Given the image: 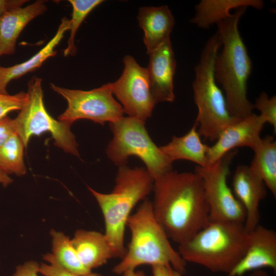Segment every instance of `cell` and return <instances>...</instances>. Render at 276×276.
I'll use <instances>...</instances> for the list:
<instances>
[{
    "label": "cell",
    "instance_id": "obj_1",
    "mask_svg": "<svg viewBox=\"0 0 276 276\" xmlns=\"http://www.w3.org/2000/svg\"><path fill=\"white\" fill-rule=\"evenodd\" d=\"M153 189V213L169 239L181 244L209 223L202 180L195 171H170L154 180Z\"/></svg>",
    "mask_w": 276,
    "mask_h": 276
},
{
    "label": "cell",
    "instance_id": "obj_2",
    "mask_svg": "<svg viewBox=\"0 0 276 276\" xmlns=\"http://www.w3.org/2000/svg\"><path fill=\"white\" fill-rule=\"evenodd\" d=\"M246 8L236 9L233 14L216 24L222 50L215 60V79L224 91L230 114L241 119L253 113L254 109V104L247 97V83L252 63L238 28Z\"/></svg>",
    "mask_w": 276,
    "mask_h": 276
},
{
    "label": "cell",
    "instance_id": "obj_3",
    "mask_svg": "<svg viewBox=\"0 0 276 276\" xmlns=\"http://www.w3.org/2000/svg\"><path fill=\"white\" fill-rule=\"evenodd\" d=\"M116 184L108 194L88 187L102 213L105 233L115 258L122 259L125 253L124 234L127 220L134 206L145 200L153 189L154 180L146 168L119 167Z\"/></svg>",
    "mask_w": 276,
    "mask_h": 276
},
{
    "label": "cell",
    "instance_id": "obj_4",
    "mask_svg": "<svg viewBox=\"0 0 276 276\" xmlns=\"http://www.w3.org/2000/svg\"><path fill=\"white\" fill-rule=\"evenodd\" d=\"M127 226L131 237L124 257L113 268L122 274L144 264L172 266L183 274L187 262L171 246L165 231L157 221L152 211V201L144 200L130 215Z\"/></svg>",
    "mask_w": 276,
    "mask_h": 276
},
{
    "label": "cell",
    "instance_id": "obj_5",
    "mask_svg": "<svg viewBox=\"0 0 276 276\" xmlns=\"http://www.w3.org/2000/svg\"><path fill=\"white\" fill-rule=\"evenodd\" d=\"M248 243L243 223L212 222L179 244L178 252L186 262L227 274L244 256Z\"/></svg>",
    "mask_w": 276,
    "mask_h": 276
},
{
    "label": "cell",
    "instance_id": "obj_6",
    "mask_svg": "<svg viewBox=\"0 0 276 276\" xmlns=\"http://www.w3.org/2000/svg\"><path fill=\"white\" fill-rule=\"evenodd\" d=\"M222 41L217 31L205 43L195 67L192 83L194 99L198 108L195 123L200 136L215 142L228 126L241 118L232 116L224 95L217 84L214 66Z\"/></svg>",
    "mask_w": 276,
    "mask_h": 276
},
{
    "label": "cell",
    "instance_id": "obj_7",
    "mask_svg": "<svg viewBox=\"0 0 276 276\" xmlns=\"http://www.w3.org/2000/svg\"><path fill=\"white\" fill-rule=\"evenodd\" d=\"M144 123L130 117L110 123L113 138L106 153L109 159L119 167L126 165L129 156H137L154 180L172 170L173 163L152 141Z\"/></svg>",
    "mask_w": 276,
    "mask_h": 276
},
{
    "label": "cell",
    "instance_id": "obj_8",
    "mask_svg": "<svg viewBox=\"0 0 276 276\" xmlns=\"http://www.w3.org/2000/svg\"><path fill=\"white\" fill-rule=\"evenodd\" d=\"M41 83L42 79L36 76L29 82L27 102L14 119L16 133L26 148L33 135L48 132L56 146L79 156L78 144L70 129L72 125L55 120L46 110Z\"/></svg>",
    "mask_w": 276,
    "mask_h": 276
},
{
    "label": "cell",
    "instance_id": "obj_9",
    "mask_svg": "<svg viewBox=\"0 0 276 276\" xmlns=\"http://www.w3.org/2000/svg\"><path fill=\"white\" fill-rule=\"evenodd\" d=\"M232 150L211 165L196 166L195 172L201 177L209 208V221L244 223L245 210L227 183L232 160L237 154Z\"/></svg>",
    "mask_w": 276,
    "mask_h": 276
},
{
    "label": "cell",
    "instance_id": "obj_10",
    "mask_svg": "<svg viewBox=\"0 0 276 276\" xmlns=\"http://www.w3.org/2000/svg\"><path fill=\"white\" fill-rule=\"evenodd\" d=\"M52 89L67 103L58 121L72 125L80 119H88L103 125L121 120L124 113L121 105L112 96L111 83L90 90L70 89L50 84Z\"/></svg>",
    "mask_w": 276,
    "mask_h": 276
},
{
    "label": "cell",
    "instance_id": "obj_11",
    "mask_svg": "<svg viewBox=\"0 0 276 276\" xmlns=\"http://www.w3.org/2000/svg\"><path fill=\"white\" fill-rule=\"evenodd\" d=\"M124 68L118 80L111 83L112 94L129 117L145 123L156 104L151 94L146 68L130 55L123 58Z\"/></svg>",
    "mask_w": 276,
    "mask_h": 276
},
{
    "label": "cell",
    "instance_id": "obj_12",
    "mask_svg": "<svg viewBox=\"0 0 276 276\" xmlns=\"http://www.w3.org/2000/svg\"><path fill=\"white\" fill-rule=\"evenodd\" d=\"M265 123L260 115L252 113L228 126L215 143L209 146L206 154L207 166L236 148L247 147L252 150L262 139L260 134Z\"/></svg>",
    "mask_w": 276,
    "mask_h": 276
},
{
    "label": "cell",
    "instance_id": "obj_13",
    "mask_svg": "<svg viewBox=\"0 0 276 276\" xmlns=\"http://www.w3.org/2000/svg\"><path fill=\"white\" fill-rule=\"evenodd\" d=\"M276 272V233L258 225L248 232L246 251L240 262L227 276H242L245 273L263 268Z\"/></svg>",
    "mask_w": 276,
    "mask_h": 276
},
{
    "label": "cell",
    "instance_id": "obj_14",
    "mask_svg": "<svg viewBox=\"0 0 276 276\" xmlns=\"http://www.w3.org/2000/svg\"><path fill=\"white\" fill-rule=\"evenodd\" d=\"M232 189L245 210L244 225L249 232L260 224L259 205L267 195V188L249 166L240 165L233 176Z\"/></svg>",
    "mask_w": 276,
    "mask_h": 276
},
{
    "label": "cell",
    "instance_id": "obj_15",
    "mask_svg": "<svg viewBox=\"0 0 276 276\" xmlns=\"http://www.w3.org/2000/svg\"><path fill=\"white\" fill-rule=\"evenodd\" d=\"M146 68L151 94L156 103L174 101L173 78L176 62L170 39L148 54Z\"/></svg>",
    "mask_w": 276,
    "mask_h": 276
},
{
    "label": "cell",
    "instance_id": "obj_16",
    "mask_svg": "<svg viewBox=\"0 0 276 276\" xmlns=\"http://www.w3.org/2000/svg\"><path fill=\"white\" fill-rule=\"evenodd\" d=\"M47 9L44 1H37L8 11L0 20V57L13 54L19 34L32 20Z\"/></svg>",
    "mask_w": 276,
    "mask_h": 276
},
{
    "label": "cell",
    "instance_id": "obj_17",
    "mask_svg": "<svg viewBox=\"0 0 276 276\" xmlns=\"http://www.w3.org/2000/svg\"><path fill=\"white\" fill-rule=\"evenodd\" d=\"M137 20L144 32V42L148 54L170 39L175 21L168 6L141 7Z\"/></svg>",
    "mask_w": 276,
    "mask_h": 276
},
{
    "label": "cell",
    "instance_id": "obj_18",
    "mask_svg": "<svg viewBox=\"0 0 276 276\" xmlns=\"http://www.w3.org/2000/svg\"><path fill=\"white\" fill-rule=\"evenodd\" d=\"M71 242L82 264L91 271L115 258L104 234L79 229Z\"/></svg>",
    "mask_w": 276,
    "mask_h": 276
},
{
    "label": "cell",
    "instance_id": "obj_19",
    "mask_svg": "<svg viewBox=\"0 0 276 276\" xmlns=\"http://www.w3.org/2000/svg\"><path fill=\"white\" fill-rule=\"evenodd\" d=\"M69 19H61L58 30L53 37L39 51L29 59L10 67H0V93L8 94L7 86L12 80L39 67L49 58L56 55V47L59 43L65 32L69 30Z\"/></svg>",
    "mask_w": 276,
    "mask_h": 276
},
{
    "label": "cell",
    "instance_id": "obj_20",
    "mask_svg": "<svg viewBox=\"0 0 276 276\" xmlns=\"http://www.w3.org/2000/svg\"><path fill=\"white\" fill-rule=\"evenodd\" d=\"M209 147L201 141L197 125L195 123L185 135L173 136L169 143L159 148L172 163L176 160L185 159L195 163L197 166L205 167Z\"/></svg>",
    "mask_w": 276,
    "mask_h": 276
},
{
    "label": "cell",
    "instance_id": "obj_21",
    "mask_svg": "<svg viewBox=\"0 0 276 276\" xmlns=\"http://www.w3.org/2000/svg\"><path fill=\"white\" fill-rule=\"evenodd\" d=\"M264 5L261 0H201L195 6V14L191 21L207 29L228 16L232 9L251 7L261 10Z\"/></svg>",
    "mask_w": 276,
    "mask_h": 276
},
{
    "label": "cell",
    "instance_id": "obj_22",
    "mask_svg": "<svg viewBox=\"0 0 276 276\" xmlns=\"http://www.w3.org/2000/svg\"><path fill=\"white\" fill-rule=\"evenodd\" d=\"M254 156L249 167L276 196V142L272 136L262 138L252 149Z\"/></svg>",
    "mask_w": 276,
    "mask_h": 276
},
{
    "label": "cell",
    "instance_id": "obj_23",
    "mask_svg": "<svg viewBox=\"0 0 276 276\" xmlns=\"http://www.w3.org/2000/svg\"><path fill=\"white\" fill-rule=\"evenodd\" d=\"M52 255L58 264L66 270L84 275L91 272L80 261L71 239L64 233L52 229Z\"/></svg>",
    "mask_w": 276,
    "mask_h": 276
},
{
    "label": "cell",
    "instance_id": "obj_24",
    "mask_svg": "<svg viewBox=\"0 0 276 276\" xmlns=\"http://www.w3.org/2000/svg\"><path fill=\"white\" fill-rule=\"evenodd\" d=\"M25 148L21 139L15 132L0 147V169L7 174L22 176L27 169L24 160Z\"/></svg>",
    "mask_w": 276,
    "mask_h": 276
},
{
    "label": "cell",
    "instance_id": "obj_25",
    "mask_svg": "<svg viewBox=\"0 0 276 276\" xmlns=\"http://www.w3.org/2000/svg\"><path fill=\"white\" fill-rule=\"evenodd\" d=\"M72 7V17L69 20L70 36L67 46L63 51L64 56L75 55L77 50L75 45V37L82 22L96 7L101 4L102 0H69Z\"/></svg>",
    "mask_w": 276,
    "mask_h": 276
},
{
    "label": "cell",
    "instance_id": "obj_26",
    "mask_svg": "<svg viewBox=\"0 0 276 276\" xmlns=\"http://www.w3.org/2000/svg\"><path fill=\"white\" fill-rule=\"evenodd\" d=\"M254 109L259 111L266 123L270 124L276 132V96L269 98L265 92H262L254 104Z\"/></svg>",
    "mask_w": 276,
    "mask_h": 276
},
{
    "label": "cell",
    "instance_id": "obj_27",
    "mask_svg": "<svg viewBox=\"0 0 276 276\" xmlns=\"http://www.w3.org/2000/svg\"><path fill=\"white\" fill-rule=\"evenodd\" d=\"M27 93L20 92L13 95L0 93V119L14 110H20L27 100Z\"/></svg>",
    "mask_w": 276,
    "mask_h": 276
},
{
    "label": "cell",
    "instance_id": "obj_28",
    "mask_svg": "<svg viewBox=\"0 0 276 276\" xmlns=\"http://www.w3.org/2000/svg\"><path fill=\"white\" fill-rule=\"evenodd\" d=\"M43 259L49 263V264L41 263L40 265L39 272L44 276H103L92 272L84 275L70 272L61 267L50 253L43 255Z\"/></svg>",
    "mask_w": 276,
    "mask_h": 276
},
{
    "label": "cell",
    "instance_id": "obj_29",
    "mask_svg": "<svg viewBox=\"0 0 276 276\" xmlns=\"http://www.w3.org/2000/svg\"><path fill=\"white\" fill-rule=\"evenodd\" d=\"M15 132L14 119L7 116L0 119V147Z\"/></svg>",
    "mask_w": 276,
    "mask_h": 276
},
{
    "label": "cell",
    "instance_id": "obj_30",
    "mask_svg": "<svg viewBox=\"0 0 276 276\" xmlns=\"http://www.w3.org/2000/svg\"><path fill=\"white\" fill-rule=\"evenodd\" d=\"M40 265L36 262L30 261L16 267L12 276H38Z\"/></svg>",
    "mask_w": 276,
    "mask_h": 276
},
{
    "label": "cell",
    "instance_id": "obj_31",
    "mask_svg": "<svg viewBox=\"0 0 276 276\" xmlns=\"http://www.w3.org/2000/svg\"><path fill=\"white\" fill-rule=\"evenodd\" d=\"M153 276H183L172 266L157 264L151 266Z\"/></svg>",
    "mask_w": 276,
    "mask_h": 276
},
{
    "label": "cell",
    "instance_id": "obj_32",
    "mask_svg": "<svg viewBox=\"0 0 276 276\" xmlns=\"http://www.w3.org/2000/svg\"><path fill=\"white\" fill-rule=\"evenodd\" d=\"M27 2L26 0H0V20L8 11L22 7Z\"/></svg>",
    "mask_w": 276,
    "mask_h": 276
},
{
    "label": "cell",
    "instance_id": "obj_33",
    "mask_svg": "<svg viewBox=\"0 0 276 276\" xmlns=\"http://www.w3.org/2000/svg\"><path fill=\"white\" fill-rule=\"evenodd\" d=\"M12 181L13 180L8 174L0 169V183L2 184L4 187H7Z\"/></svg>",
    "mask_w": 276,
    "mask_h": 276
},
{
    "label": "cell",
    "instance_id": "obj_34",
    "mask_svg": "<svg viewBox=\"0 0 276 276\" xmlns=\"http://www.w3.org/2000/svg\"><path fill=\"white\" fill-rule=\"evenodd\" d=\"M122 276H146L142 271H135L134 270H128L122 274Z\"/></svg>",
    "mask_w": 276,
    "mask_h": 276
},
{
    "label": "cell",
    "instance_id": "obj_35",
    "mask_svg": "<svg viewBox=\"0 0 276 276\" xmlns=\"http://www.w3.org/2000/svg\"><path fill=\"white\" fill-rule=\"evenodd\" d=\"M249 276H270L266 271L258 269L252 271V273Z\"/></svg>",
    "mask_w": 276,
    "mask_h": 276
},
{
    "label": "cell",
    "instance_id": "obj_36",
    "mask_svg": "<svg viewBox=\"0 0 276 276\" xmlns=\"http://www.w3.org/2000/svg\"><path fill=\"white\" fill-rule=\"evenodd\" d=\"M1 67V66H0Z\"/></svg>",
    "mask_w": 276,
    "mask_h": 276
}]
</instances>
